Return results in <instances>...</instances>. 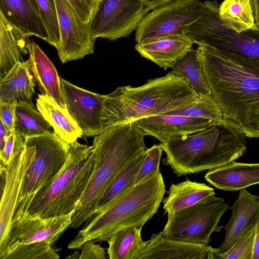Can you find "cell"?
Segmentation results:
<instances>
[{
  "label": "cell",
  "mask_w": 259,
  "mask_h": 259,
  "mask_svg": "<svg viewBox=\"0 0 259 259\" xmlns=\"http://www.w3.org/2000/svg\"><path fill=\"white\" fill-rule=\"evenodd\" d=\"M211 95L224 117L248 138H259V67L235 54L199 45L196 49Z\"/></svg>",
  "instance_id": "obj_1"
},
{
  "label": "cell",
  "mask_w": 259,
  "mask_h": 259,
  "mask_svg": "<svg viewBox=\"0 0 259 259\" xmlns=\"http://www.w3.org/2000/svg\"><path fill=\"white\" fill-rule=\"evenodd\" d=\"M163 164L177 176L197 173L235 161L246 151V137L232 120L224 117L197 133L161 143Z\"/></svg>",
  "instance_id": "obj_2"
},
{
  "label": "cell",
  "mask_w": 259,
  "mask_h": 259,
  "mask_svg": "<svg viewBox=\"0 0 259 259\" xmlns=\"http://www.w3.org/2000/svg\"><path fill=\"white\" fill-rule=\"evenodd\" d=\"M200 99L185 79L172 71L138 87H118L105 95L102 113L104 128L165 113L194 104Z\"/></svg>",
  "instance_id": "obj_3"
},
{
  "label": "cell",
  "mask_w": 259,
  "mask_h": 259,
  "mask_svg": "<svg viewBox=\"0 0 259 259\" xmlns=\"http://www.w3.org/2000/svg\"><path fill=\"white\" fill-rule=\"evenodd\" d=\"M165 193L162 176L158 169L135 184L105 210L94 214L68 244L79 249L86 241H108L117 231L129 227L142 228L156 213Z\"/></svg>",
  "instance_id": "obj_4"
},
{
  "label": "cell",
  "mask_w": 259,
  "mask_h": 259,
  "mask_svg": "<svg viewBox=\"0 0 259 259\" xmlns=\"http://www.w3.org/2000/svg\"><path fill=\"white\" fill-rule=\"evenodd\" d=\"M145 136L133 122H129L109 125L95 137L94 170L75 206L70 228H78L91 217L93 207L109 181L129 161L146 151Z\"/></svg>",
  "instance_id": "obj_5"
},
{
  "label": "cell",
  "mask_w": 259,
  "mask_h": 259,
  "mask_svg": "<svg viewBox=\"0 0 259 259\" xmlns=\"http://www.w3.org/2000/svg\"><path fill=\"white\" fill-rule=\"evenodd\" d=\"M69 144V155L60 174L23 215L46 218L66 214L75 209L92 175L95 159L93 145L77 141Z\"/></svg>",
  "instance_id": "obj_6"
},
{
  "label": "cell",
  "mask_w": 259,
  "mask_h": 259,
  "mask_svg": "<svg viewBox=\"0 0 259 259\" xmlns=\"http://www.w3.org/2000/svg\"><path fill=\"white\" fill-rule=\"evenodd\" d=\"M35 147L34 160L24 177L13 220L23 215L60 174L70 153V144L55 132L31 137Z\"/></svg>",
  "instance_id": "obj_7"
},
{
  "label": "cell",
  "mask_w": 259,
  "mask_h": 259,
  "mask_svg": "<svg viewBox=\"0 0 259 259\" xmlns=\"http://www.w3.org/2000/svg\"><path fill=\"white\" fill-rule=\"evenodd\" d=\"M229 208L224 198L210 195L190 207L168 213L163 235L178 241L208 245L211 234L223 228L219 223Z\"/></svg>",
  "instance_id": "obj_8"
},
{
  "label": "cell",
  "mask_w": 259,
  "mask_h": 259,
  "mask_svg": "<svg viewBox=\"0 0 259 259\" xmlns=\"http://www.w3.org/2000/svg\"><path fill=\"white\" fill-rule=\"evenodd\" d=\"M203 4L206 14L186 33L194 44L235 54L259 67V27L237 33L222 24L217 1H205Z\"/></svg>",
  "instance_id": "obj_9"
},
{
  "label": "cell",
  "mask_w": 259,
  "mask_h": 259,
  "mask_svg": "<svg viewBox=\"0 0 259 259\" xmlns=\"http://www.w3.org/2000/svg\"><path fill=\"white\" fill-rule=\"evenodd\" d=\"M206 8L200 0H172L143 18L135 34L137 43L176 34H186L202 18Z\"/></svg>",
  "instance_id": "obj_10"
},
{
  "label": "cell",
  "mask_w": 259,
  "mask_h": 259,
  "mask_svg": "<svg viewBox=\"0 0 259 259\" xmlns=\"http://www.w3.org/2000/svg\"><path fill=\"white\" fill-rule=\"evenodd\" d=\"M35 147L30 137L26 138L24 149L5 168H0L1 201L0 206V258L8 248L12 222L22 182L34 160Z\"/></svg>",
  "instance_id": "obj_11"
},
{
  "label": "cell",
  "mask_w": 259,
  "mask_h": 259,
  "mask_svg": "<svg viewBox=\"0 0 259 259\" xmlns=\"http://www.w3.org/2000/svg\"><path fill=\"white\" fill-rule=\"evenodd\" d=\"M151 10L142 0H102L92 23L94 34L111 41L127 37Z\"/></svg>",
  "instance_id": "obj_12"
},
{
  "label": "cell",
  "mask_w": 259,
  "mask_h": 259,
  "mask_svg": "<svg viewBox=\"0 0 259 259\" xmlns=\"http://www.w3.org/2000/svg\"><path fill=\"white\" fill-rule=\"evenodd\" d=\"M60 32L56 48L63 63L94 53L96 37L92 24L83 22L68 0H55Z\"/></svg>",
  "instance_id": "obj_13"
},
{
  "label": "cell",
  "mask_w": 259,
  "mask_h": 259,
  "mask_svg": "<svg viewBox=\"0 0 259 259\" xmlns=\"http://www.w3.org/2000/svg\"><path fill=\"white\" fill-rule=\"evenodd\" d=\"M60 85L66 108L83 135L101 134L105 130L101 117L105 95L80 88L62 77Z\"/></svg>",
  "instance_id": "obj_14"
},
{
  "label": "cell",
  "mask_w": 259,
  "mask_h": 259,
  "mask_svg": "<svg viewBox=\"0 0 259 259\" xmlns=\"http://www.w3.org/2000/svg\"><path fill=\"white\" fill-rule=\"evenodd\" d=\"M74 212V210L66 214L46 218L23 215L13 220L8 248L15 242L46 241L53 245L70 227Z\"/></svg>",
  "instance_id": "obj_15"
},
{
  "label": "cell",
  "mask_w": 259,
  "mask_h": 259,
  "mask_svg": "<svg viewBox=\"0 0 259 259\" xmlns=\"http://www.w3.org/2000/svg\"><path fill=\"white\" fill-rule=\"evenodd\" d=\"M219 121L174 114L149 116L133 122L146 136H151L164 143L176 137L197 133Z\"/></svg>",
  "instance_id": "obj_16"
},
{
  "label": "cell",
  "mask_w": 259,
  "mask_h": 259,
  "mask_svg": "<svg viewBox=\"0 0 259 259\" xmlns=\"http://www.w3.org/2000/svg\"><path fill=\"white\" fill-rule=\"evenodd\" d=\"M220 259L217 248L165 237L162 232L146 242L138 259Z\"/></svg>",
  "instance_id": "obj_17"
},
{
  "label": "cell",
  "mask_w": 259,
  "mask_h": 259,
  "mask_svg": "<svg viewBox=\"0 0 259 259\" xmlns=\"http://www.w3.org/2000/svg\"><path fill=\"white\" fill-rule=\"evenodd\" d=\"M230 208L232 214L224 227L226 231L224 240L216 248L219 255L228 251L241 237L255 227L259 217V196L250 194L246 189H242Z\"/></svg>",
  "instance_id": "obj_18"
},
{
  "label": "cell",
  "mask_w": 259,
  "mask_h": 259,
  "mask_svg": "<svg viewBox=\"0 0 259 259\" xmlns=\"http://www.w3.org/2000/svg\"><path fill=\"white\" fill-rule=\"evenodd\" d=\"M193 44L187 34H176L137 43L135 48L142 57L166 70L171 68Z\"/></svg>",
  "instance_id": "obj_19"
},
{
  "label": "cell",
  "mask_w": 259,
  "mask_h": 259,
  "mask_svg": "<svg viewBox=\"0 0 259 259\" xmlns=\"http://www.w3.org/2000/svg\"><path fill=\"white\" fill-rule=\"evenodd\" d=\"M27 46L29 69L41 95L54 101L63 109H66L62 96L60 77L53 63L32 39L28 38Z\"/></svg>",
  "instance_id": "obj_20"
},
{
  "label": "cell",
  "mask_w": 259,
  "mask_h": 259,
  "mask_svg": "<svg viewBox=\"0 0 259 259\" xmlns=\"http://www.w3.org/2000/svg\"><path fill=\"white\" fill-rule=\"evenodd\" d=\"M204 178L218 189L236 191L259 184V163L230 162L209 169Z\"/></svg>",
  "instance_id": "obj_21"
},
{
  "label": "cell",
  "mask_w": 259,
  "mask_h": 259,
  "mask_svg": "<svg viewBox=\"0 0 259 259\" xmlns=\"http://www.w3.org/2000/svg\"><path fill=\"white\" fill-rule=\"evenodd\" d=\"M0 12L14 25L31 36L48 41L36 0H0Z\"/></svg>",
  "instance_id": "obj_22"
},
{
  "label": "cell",
  "mask_w": 259,
  "mask_h": 259,
  "mask_svg": "<svg viewBox=\"0 0 259 259\" xmlns=\"http://www.w3.org/2000/svg\"><path fill=\"white\" fill-rule=\"evenodd\" d=\"M30 36L9 21L0 12V79L29 54Z\"/></svg>",
  "instance_id": "obj_23"
},
{
  "label": "cell",
  "mask_w": 259,
  "mask_h": 259,
  "mask_svg": "<svg viewBox=\"0 0 259 259\" xmlns=\"http://www.w3.org/2000/svg\"><path fill=\"white\" fill-rule=\"evenodd\" d=\"M146 151L129 161L109 181L93 207L91 216L105 210L135 184L136 177L143 161Z\"/></svg>",
  "instance_id": "obj_24"
},
{
  "label": "cell",
  "mask_w": 259,
  "mask_h": 259,
  "mask_svg": "<svg viewBox=\"0 0 259 259\" xmlns=\"http://www.w3.org/2000/svg\"><path fill=\"white\" fill-rule=\"evenodd\" d=\"M36 108L62 140L71 144L83 136L67 109H63L50 97L38 95Z\"/></svg>",
  "instance_id": "obj_25"
},
{
  "label": "cell",
  "mask_w": 259,
  "mask_h": 259,
  "mask_svg": "<svg viewBox=\"0 0 259 259\" xmlns=\"http://www.w3.org/2000/svg\"><path fill=\"white\" fill-rule=\"evenodd\" d=\"M214 194V189L205 183L187 179L178 184H171L167 196L163 198V209L164 213H173Z\"/></svg>",
  "instance_id": "obj_26"
},
{
  "label": "cell",
  "mask_w": 259,
  "mask_h": 259,
  "mask_svg": "<svg viewBox=\"0 0 259 259\" xmlns=\"http://www.w3.org/2000/svg\"><path fill=\"white\" fill-rule=\"evenodd\" d=\"M34 88V78L27 61L18 62L0 79V100L32 102Z\"/></svg>",
  "instance_id": "obj_27"
},
{
  "label": "cell",
  "mask_w": 259,
  "mask_h": 259,
  "mask_svg": "<svg viewBox=\"0 0 259 259\" xmlns=\"http://www.w3.org/2000/svg\"><path fill=\"white\" fill-rule=\"evenodd\" d=\"M219 16L223 26L237 33L258 29L252 0H224L219 5Z\"/></svg>",
  "instance_id": "obj_28"
},
{
  "label": "cell",
  "mask_w": 259,
  "mask_h": 259,
  "mask_svg": "<svg viewBox=\"0 0 259 259\" xmlns=\"http://www.w3.org/2000/svg\"><path fill=\"white\" fill-rule=\"evenodd\" d=\"M52 128L32 102L18 101L15 108L14 132L26 139L53 133Z\"/></svg>",
  "instance_id": "obj_29"
},
{
  "label": "cell",
  "mask_w": 259,
  "mask_h": 259,
  "mask_svg": "<svg viewBox=\"0 0 259 259\" xmlns=\"http://www.w3.org/2000/svg\"><path fill=\"white\" fill-rule=\"evenodd\" d=\"M142 228L129 227L115 233L107 241L110 259H138L146 242L141 237Z\"/></svg>",
  "instance_id": "obj_30"
},
{
  "label": "cell",
  "mask_w": 259,
  "mask_h": 259,
  "mask_svg": "<svg viewBox=\"0 0 259 259\" xmlns=\"http://www.w3.org/2000/svg\"><path fill=\"white\" fill-rule=\"evenodd\" d=\"M171 69L176 74L186 80L198 96L211 94L196 49H191Z\"/></svg>",
  "instance_id": "obj_31"
},
{
  "label": "cell",
  "mask_w": 259,
  "mask_h": 259,
  "mask_svg": "<svg viewBox=\"0 0 259 259\" xmlns=\"http://www.w3.org/2000/svg\"><path fill=\"white\" fill-rule=\"evenodd\" d=\"M46 241L15 242L9 247L3 259H58L57 249Z\"/></svg>",
  "instance_id": "obj_32"
},
{
  "label": "cell",
  "mask_w": 259,
  "mask_h": 259,
  "mask_svg": "<svg viewBox=\"0 0 259 259\" xmlns=\"http://www.w3.org/2000/svg\"><path fill=\"white\" fill-rule=\"evenodd\" d=\"M174 114L215 121L220 120L224 118L220 106L211 94L200 97L198 101L195 103L169 111L164 115Z\"/></svg>",
  "instance_id": "obj_33"
},
{
  "label": "cell",
  "mask_w": 259,
  "mask_h": 259,
  "mask_svg": "<svg viewBox=\"0 0 259 259\" xmlns=\"http://www.w3.org/2000/svg\"><path fill=\"white\" fill-rule=\"evenodd\" d=\"M41 19L48 34V42L57 48L60 42V32L55 0H36Z\"/></svg>",
  "instance_id": "obj_34"
},
{
  "label": "cell",
  "mask_w": 259,
  "mask_h": 259,
  "mask_svg": "<svg viewBox=\"0 0 259 259\" xmlns=\"http://www.w3.org/2000/svg\"><path fill=\"white\" fill-rule=\"evenodd\" d=\"M255 227L241 237L228 251L220 254L221 259H252Z\"/></svg>",
  "instance_id": "obj_35"
},
{
  "label": "cell",
  "mask_w": 259,
  "mask_h": 259,
  "mask_svg": "<svg viewBox=\"0 0 259 259\" xmlns=\"http://www.w3.org/2000/svg\"><path fill=\"white\" fill-rule=\"evenodd\" d=\"M163 151L160 144L154 145L147 149L143 161L136 177L135 184L145 180L159 169Z\"/></svg>",
  "instance_id": "obj_36"
},
{
  "label": "cell",
  "mask_w": 259,
  "mask_h": 259,
  "mask_svg": "<svg viewBox=\"0 0 259 259\" xmlns=\"http://www.w3.org/2000/svg\"><path fill=\"white\" fill-rule=\"evenodd\" d=\"M25 139L14 132L10 133L4 149L0 152V168H5L17 154L24 149Z\"/></svg>",
  "instance_id": "obj_37"
},
{
  "label": "cell",
  "mask_w": 259,
  "mask_h": 259,
  "mask_svg": "<svg viewBox=\"0 0 259 259\" xmlns=\"http://www.w3.org/2000/svg\"><path fill=\"white\" fill-rule=\"evenodd\" d=\"M81 20L92 24L93 20L102 0H68Z\"/></svg>",
  "instance_id": "obj_38"
},
{
  "label": "cell",
  "mask_w": 259,
  "mask_h": 259,
  "mask_svg": "<svg viewBox=\"0 0 259 259\" xmlns=\"http://www.w3.org/2000/svg\"><path fill=\"white\" fill-rule=\"evenodd\" d=\"M17 102V100L6 102L0 100V120L7 128L12 132H14L15 108Z\"/></svg>",
  "instance_id": "obj_39"
},
{
  "label": "cell",
  "mask_w": 259,
  "mask_h": 259,
  "mask_svg": "<svg viewBox=\"0 0 259 259\" xmlns=\"http://www.w3.org/2000/svg\"><path fill=\"white\" fill-rule=\"evenodd\" d=\"M92 240L84 242L80 247L79 259H105L107 258L105 249L100 244Z\"/></svg>",
  "instance_id": "obj_40"
},
{
  "label": "cell",
  "mask_w": 259,
  "mask_h": 259,
  "mask_svg": "<svg viewBox=\"0 0 259 259\" xmlns=\"http://www.w3.org/2000/svg\"><path fill=\"white\" fill-rule=\"evenodd\" d=\"M11 132L7 128L2 121L0 120V152L4 149Z\"/></svg>",
  "instance_id": "obj_41"
},
{
  "label": "cell",
  "mask_w": 259,
  "mask_h": 259,
  "mask_svg": "<svg viewBox=\"0 0 259 259\" xmlns=\"http://www.w3.org/2000/svg\"><path fill=\"white\" fill-rule=\"evenodd\" d=\"M252 259H259V217L255 225L254 250Z\"/></svg>",
  "instance_id": "obj_42"
},
{
  "label": "cell",
  "mask_w": 259,
  "mask_h": 259,
  "mask_svg": "<svg viewBox=\"0 0 259 259\" xmlns=\"http://www.w3.org/2000/svg\"><path fill=\"white\" fill-rule=\"evenodd\" d=\"M151 10L158 8L172 0H142Z\"/></svg>",
  "instance_id": "obj_43"
},
{
  "label": "cell",
  "mask_w": 259,
  "mask_h": 259,
  "mask_svg": "<svg viewBox=\"0 0 259 259\" xmlns=\"http://www.w3.org/2000/svg\"><path fill=\"white\" fill-rule=\"evenodd\" d=\"M255 23L259 27V0H252Z\"/></svg>",
  "instance_id": "obj_44"
},
{
  "label": "cell",
  "mask_w": 259,
  "mask_h": 259,
  "mask_svg": "<svg viewBox=\"0 0 259 259\" xmlns=\"http://www.w3.org/2000/svg\"><path fill=\"white\" fill-rule=\"evenodd\" d=\"M80 254L78 251H75L72 254L68 255L66 258H79V259Z\"/></svg>",
  "instance_id": "obj_45"
}]
</instances>
